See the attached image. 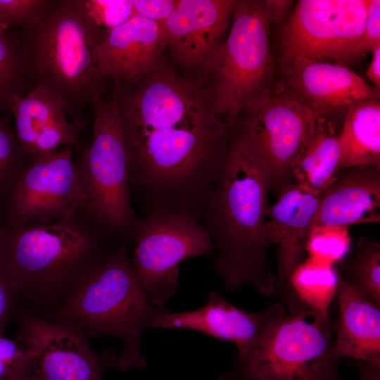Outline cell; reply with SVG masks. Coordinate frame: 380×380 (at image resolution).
<instances>
[{"instance_id":"24","label":"cell","mask_w":380,"mask_h":380,"mask_svg":"<svg viewBox=\"0 0 380 380\" xmlns=\"http://www.w3.org/2000/svg\"><path fill=\"white\" fill-rule=\"evenodd\" d=\"M339 274L330 262L308 258L299 264L290 278L297 312L312 318H330V305L336 296Z\"/></svg>"},{"instance_id":"32","label":"cell","mask_w":380,"mask_h":380,"mask_svg":"<svg viewBox=\"0 0 380 380\" xmlns=\"http://www.w3.org/2000/svg\"><path fill=\"white\" fill-rule=\"evenodd\" d=\"M18 294L15 282L0 260V331H4L15 312Z\"/></svg>"},{"instance_id":"39","label":"cell","mask_w":380,"mask_h":380,"mask_svg":"<svg viewBox=\"0 0 380 380\" xmlns=\"http://www.w3.org/2000/svg\"><path fill=\"white\" fill-rule=\"evenodd\" d=\"M1 225H2V221L0 220V229L1 227Z\"/></svg>"},{"instance_id":"37","label":"cell","mask_w":380,"mask_h":380,"mask_svg":"<svg viewBox=\"0 0 380 380\" xmlns=\"http://www.w3.org/2000/svg\"><path fill=\"white\" fill-rule=\"evenodd\" d=\"M372 60L366 72V77L373 86L380 90V47L372 53Z\"/></svg>"},{"instance_id":"16","label":"cell","mask_w":380,"mask_h":380,"mask_svg":"<svg viewBox=\"0 0 380 380\" xmlns=\"http://www.w3.org/2000/svg\"><path fill=\"white\" fill-rule=\"evenodd\" d=\"M286 314L281 302L260 312H248L212 291L202 307L178 312L168 310L156 316L150 327L194 331L230 341L238 351H245L261 340Z\"/></svg>"},{"instance_id":"33","label":"cell","mask_w":380,"mask_h":380,"mask_svg":"<svg viewBox=\"0 0 380 380\" xmlns=\"http://www.w3.org/2000/svg\"><path fill=\"white\" fill-rule=\"evenodd\" d=\"M380 47V1L369 0L361 44L362 56Z\"/></svg>"},{"instance_id":"13","label":"cell","mask_w":380,"mask_h":380,"mask_svg":"<svg viewBox=\"0 0 380 380\" xmlns=\"http://www.w3.org/2000/svg\"><path fill=\"white\" fill-rule=\"evenodd\" d=\"M236 0H178L163 23L170 61L188 80L202 85L205 68L224 42Z\"/></svg>"},{"instance_id":"27","label":"cell","mask_w":380,"mask_h":380,"mask_svg":"<svg viewBox=\"0 0 380 380\" xmlns=\"http://www.w3.org/2000/svg\"><path fill=\"white\" fill-rule=\"evenodd\" d=\"M30 161L16 137L10 115L0 112V210L2 213Z\"/></svg>"},{"instance_id":"19","label":"cell","mask_w":380,"mask_h":380,"mask_svg":"<svg viewBox=\"0 0 380 380\" xmlns=\"http://www.w3.org/2000/svg\"><path fill=\"white\" fill-rule=\"evenodd\" d=\"M164 23L134 15L107 31L99 49L102 77L128 81L144 72L167 49Z\"/></svg>"},{"instance_id":"30","label":"cell","mask_w":380,"mask_h":380,"mask_svg":"<svg viewBox=\"0 0 380 380\" xmlns=\"http://www.w3.org/2000/svg\"><path fill=\"white\" fill-rule=\"evenodd\" d=\"M34 368V353L0 331V380H16L32 373Z\"/></svg>"},{"instance_id":"26","label":"cell","mask_w":380,"mask_h":380,"mask_svg":"<svg viewBox=\"0 0 380 380\" xmlns=\"http://www.w3.org/2000/svg\"><path fill=\"white\" fill-rule=\"evenodd\" d=\"M32 87L20 43L13 34L0 31V112L11 115V99Z\"/></svg>"},{"instance_id":"6","label":"cell","mask_w":380,"mask_h":380,"mask_svg":"<svg viewBox=\"0 0 380 380\" xmlns=\"http://www.w3.org/2000/svg\"><path fill=\"white\" fill-rule=\"evenodd\" d=\"M271 23L264 0H236L229 32L205 68L202 85L230 131L247 106L274 91Z\"/></svg>"},{"instance_id":"17","label":"cell","mask_w":380,"mask_h":380,"mask_svg":"<svg viewBox=\"0 0 380 380\" xmlns=\"http://www.w3.org/2000/svg\"><path fill=\"white\" fill-rule=\"evenodd\" d=\"M274 88L326 116L367 99H379L380 90L347 66L303 58L284 62Z\"/></svg>"},{"instance_id":"10","label":"cell","mask_w":380,"mask_h":380,"mask_svg":"<svg viewBox=\"0 0 380 380\" xmlns=\"http://www.w3.org/2000/svg\"><path fill=\"white\" fill-rule=\"evenodd\" d=\"M131 262L146 299L164 306L179 289V265L214 246L198 218L188 211H152L137 218Z\"/></svg>"},{"instance_id":"9","label":"cell","mask_w":380,"mask_h":380,"mask_svg":"<svg viewBox=\"0 0 380 380\" xmlns=\"http://www.w3.org/2000/svg\"><path fill=\"white\" fill-rule=\"evenodd\" d=\"M326 115L274 89L247 106L239 115L231 138L251 158L278 195L291 183V167L317 122Z\"/></svg>"},{"instance_id":"7","label":"cell","mask_w":380,"mask_h":380,"mask_svg":"<svg viewBox=\"0 0 380 380\" xmlns=\"http://www.w3.org/2000/svg\"><path fill=\"white\" fill-rule=\"evenodd\" d=\"M287 313L255 346L234 355L220 380H346L331 354L336 319Z\"/></svg>"},{"instance_id":"12","label":"cell","mask_w":380,"mask_h":380,"mask_svg":"<svg viewBox=\"0 0 380 380\" xmlns=\"http://www.w3.org/2000/svg\"><path fill=\"white\" fill-rule=\"evenodd\" d=\"M73 149L63 146L51 156L30 159L2 213L3 223L45 224L83 210L86 196Z\"/></svg>"},{"instance_id":"14","label":"cell","mask_w":380,"mask_h":380,"mask_svg":"<svg viewBox=\"0 0 380 380\" xmlns=\"http://www.w3.org/2000/svg\"><path fill=\"white\" fill-rule=\"evenodd\" d=\"M15 339L34 355L37 372L44 380H104L116 357L100 358L76 329L61 322L20 314Z\"/></svg>"},{"instance_id":"8","label":"cell","mask_w":380,"mask_h":380,"mask_svg":"<svg viewBox=\"0 0 380 380\" xmlns=\"http://www.w3.org/2000/svg\"><path fill=\"white\" fill-rule=\"evenodd\" d=\"M92 141L79 149L76 161L86 196L83 210L101 226L129 242L137 217L115 89L109 101L92 102Z\"/></svg>"},{"instance_id":"3","label":"cell","mask_w":380,"mask_h":380,"mask_svg":"<svg viewBox=\"0 0 380 380\" xmlns=\"http://www.w3.org/2000/svg\"><path fill=\"white\" fill-rule=\"evenodd\" d=\"M106 32L90 16L84 0H57L45 18L12 34L23 51L32 87L47 89L77 120L104 91L99 49Z\"/></svg>"},{"instance_id":"21","label":"cell","mask_w":380,"mask_h":380,"mask_svg":"<svg viewBox=\"0 0 380 380\" xmlns=\"http://www.w3.org/2000/svg\"><path fill=\"white\" fill-rule=\"evenodd\" d=\"M338 317L332 355L380 365V305L348 286L339 277Z\"/></svg>"},{"instance_id":"31","label":"cell","mask_w":380,"mask_h":380,"mask_svg":"<svg viewBox=\"0 0 380 380\" xmlns=\"http://www.w3.org/2000/svg\"><path fill=\"white\" fill-rule=\"evenodd\" d=\"M84 4L90 16L106 31L135 15L133 0H84Z\"/></svg>"},{"instance_id":"29","label":"cell","mask_w":380,"mask_h":380,"mask_svg":"<svg viewBox=\"0 0 380 380\" xmlns=\"http://www.w3.org/2000/svg\"><path fill=\"white\" fill-rule=\"evenodd\" d=\"M57 0H0V31L20 30L45 18Z\"/></svg>"},{"instance_id":"1","label":"cell","mask_w":380,"mask_h":380,"mask_svg":"<svg viewBox=\"0 0 380 380\" xmlns=\"http://www.w3.org/2000/svg\"><path fill=\"white\" fill-rule=\"evenodd\" d=\"M114 81L131 190L150 212L202 217L231 142L209 91L186 80L165 52L136 78Z\"/></svg>"},{"instance_id":"38","label":"cell","mask_w":380,"mask_h":380,"mask_svg":"<svg viewBox=\"0 0 380 380\" xmlns=\"http://www.w3.org/2000/svg\"><path fill=\"white\" fill-rule=\"evenodd\" d=\"M16 380H44L37 372L33 371L32 373L19 378Z\"/></svg>"},{"instance_id":"20","label":"cell","mask_w":380,"mask_h":380,"mask_svg":"<svg viewBox=\"0 0 380 380\" xmlns=\"http://www.w3.org/2000/svg\"><path fill=\"white\" fill-rule=\"evenodd\" d=\"M379 222L380 169L357 165L338 171L321 195L311 230Z\"/></svg>"},{"instance_id":"4","label":"cell","mask_w":380,"mask_h":380,"mask_svg":"<svg viewBox=\"0 0 380 380\" xmlns=\"http://www.w3.org/2000/svg\"><path fill=\"white\" fill-rule=\"evenodd\" d=\"M110 234L83 210L45 224L2 222L0 260L19 293L70 291L118 246L109 249Z\"/></svg>"},{"instance_id":"2","label":"cell","mask_w":380,"mask_h":380,"mask_svg":"<svg viewBox=\"0 0 380 380\" xmlns=\"http://www.w3.org/2000/svg\"><path fill=\"white\" fill-rule=\"evenodd\" d=\"M269 184L231 138L224 167L205 201V231L215 250L214 268L227 291L244 284L274 293L264 228Z\"/></svg>"},{"instance_id":"36","label":"cell","mask_w":380,"mask_h":380,"mask_svg":"<svg viewBox=\"0 0 380 380\" xmlns=\"http://www.w3.org/2000/svg\"><path fill=\"white\" fill-rule=\"evenodd\" d=\"M353 366L360 380H380V365L363 360H353Z\"/></svg>"},{"instance_id":"5","label":"cell","mask_w":380,"mask_h":380,"mask_svg":"<svg viewBox=\"0 0 380 380\" xmlns=\"http://www.w3.org/2000/svg\"><path fill=\"white\" fill-rule=\"evenodd\" d=\"M122 241L101 264L83 277L68 292L52 321L65 323L87 340L101 336L124 343L113 367L120 371L143 369L141 334L158 315L169 310L152 305L145 297Z\"/></svg>"},{"instance_id":"34","label":"cell","mask_w":380,"mask_h":380,"mask_svg":"<svg viewBox=\"0 0 380 380\" xmlns=\"http://www.w3.org/2000/svg\"><path fill=\"white\" fill-rule=\"evenodd\" d=\"M178 0H133L135 15L164 23L175 8Z\"/></svg>"},{"instance_id":"28","label":"cell","mask_w":380,"mask_h":380,"mask_svg":"<svg viewBox=\"0 0 380 380\" xmlns=\"http://www.w3.org/2000/svg\"><path fill=\"white\" fill-rule=\"evenodd\" d=\"M351 239L348 227H318L308 237L305 251L310 257L335 266L349 254Z\"/></svg>"},{"instance_id":"25","label":"cell","mask_w":380,"mask_h":380,"mask_svg":"<svg viewBox=\"0 0 380 380\" xmlns=\"http://www.w3.org/2000/svg\"><path fill=\"white\" fill-rule=\"evenodd\" d=\"M341 279L367 299L380 305V245L358 237L352 254L336 265Z\"/></svg>"},{"instance_id":"35","label":"cell","mask_w":380,"mask_h":380,"mask_svg":"<svg viewBox=\"0 0 380 380\" xmlns=\"http://www.w3.org/2000/svg\"><path fill=\"white\" fill-rule=\"evenodd\" d=\"M272 23L283 25L289 18L295 3L291 0H264Z\"/></svg>"},{"instance_id":"15","label":"cell","mask_w":380,"mask_h":380,"mask_svg":"<svg viewBox=\"0 0 380 380\" xmlns=\"http://www.w3.org/2000/svg\"><path fill=\"white\" fill-rule=\"evenodd\" d=\"M321 196L291 183L278 194L277 202L266 208L270 218L264 228L267 247L277 244V274L273 277L274 293L281 300L286 312L296 311L290 285L291 276L304 260L305 244L317 215Z\"/></svg>"},{"instance_id":"11","label":"cell","mask_w":380,"mask_h":380,"mask_svg":"<svg viewBox=\"0 0 380 380\" xmlns=\"http://www.w3.org/2000/svg\"><path fill=\"white\" fill-rule=\"evenodd\" d=\"M369 0L297 1L280 31L283 63L297 58L346 66L362 57Z\"/></svg>"},{"instance_id":"18","label":"cell","mask_w":380,"mask_h":380,"mask_svg":"<svg viewBox=\"0 0 380 380\" xmlns=\"http://www.w3.org/2000/svg\"><path fill=\"white\" fill-rule=\"evenodd\" d=\"M9 113L18 141L30 159L55 153L60 147H82L79 139L83 120L70 122L59 101L47 89L33 86L26 94L13 96Z\"/></svg>"},{"instance_id":"23","label":"cell","mask_w":380,"mask_h":380,"mask_svg":"<svg viewBox=\"0 0 380 380\" xmlns=\"http://www.w3.org/2000/svg\"><path fill=\"white\" fill-rule=\"evenodd\" d=\"M338 139L339 170L368 165L380 169V102L367 99L347 108Z\"/></svg>"},{"instance_id":"22","label":"cell","mask_w":380,"mask_h":380,"mask_svg":"<svg viewBox=\"0 0 380 380\" xmlns=\"http://www.w3.org/2000/svg\"><path fill=\"white\" fill-rule=\"evenodd\" d=\"M324 119L317 122L291 167V183L317 196L334 181L341 161L338 134Z\"/></svg>"}]
</instances>
